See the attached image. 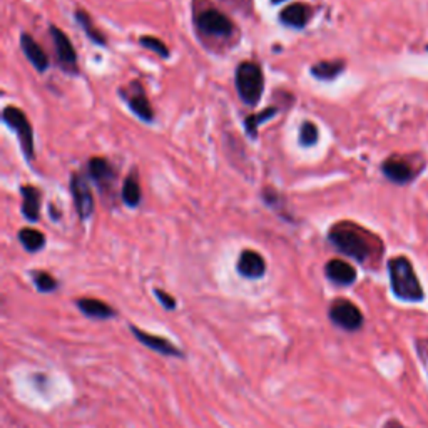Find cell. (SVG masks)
<instances>
[{"label": "cell", "instance_id": "1", "mask_svg": "<svg viewBox=\"0 0 428 428\" xmlns=\"http://www.w3.org/2000/svg\"><path fill=\"white\" fill-rule=\"evenodd\" d=\"M388 273H390L392 290L396 298L403 301H422L423 288L416 278L414 266L403 256L393 258L388 261Z\"/></svg>", "mask_w": 428, "mask_h": 428}, {"label": "cell", "instance_id": "2", "mask_svg": "<svg viewBox=\"0 0 428 428\" xmlns=\"http://www.w3.org/2000/svg\"><path fill=\"white\" fill-rule=\"evenodd\" d=\"M236 91L246 106H258L264 92V76L261 67L253 61H244L236 67Z\"/></svg>", "mask_w": 428, "mask_h": 428}, {"label": "cell", "instance_id": "3", "mask_svg": "<svg viewBox=\"0 0 428 428\" xmlns=\"http://www.w3.org/2000/svg\"><path fill=\"white\" fill-rule=\"evenodd\" d=\"M328 239L338 251L358 263H365L372 255V248H370L367 238L350 224H338V226L330 229Z\"/></svg>", "mask_w": 428, "mask_h": 428}, {"label": "cell", "instance_id": "4", "mask_svg": "<svg viewBox=\"0 0 428 428\" xmlns=\"http://www.w3.org/2000/svg\"><path fill=\"white\" fill-rule=\"evenodd\" d=\"M2 120L6 126H9L10 131L17 134L22 153H24L27 161H32L34 154H36V149H34V131L25 112L19 107L7 106L2 111Z\"/></svg>", "mask_w": 428, "mask_h": 428}, {"label": "cell", "instance_id": "5", "mask_svg": "<svg viewBox=\"0 0 428 428\" xmlns=\"http://www.w3.org/2000/svg\"><path fill=\"white\" fill-rule=\"evenodd\" d=\"M196 25L204 36L226 39L235 30V24L226 14L217 9H204L197 14Z\"/></svg>", "mask_w": 428, "mask_h": 428}, {"label": "cell", "instance_id": "6", "mask_svg": "<svg viewBox=\"0 0 428 428\" xmlns=\"http://www.w3.org/2000/svg\"><path fill=\"white\" fill-rule=\"evenodd\" d=\"M330 320L346 332H356L363 326V313L355 303L348 299H336L330 306Z\"/></svg>", "mask_w": 428, "mask_h": 428}, {"label": "cell", "instance_id": "7", "mask_svg": "<svg viewBox=\"0 0 428 428\" xmlns=\"http://www.w3.org/2000/svg\"><path fill=\"white\" fill-rule=\"evenodd\" d=\"M119 96L122 97L124 103L129 106L132 114L138 116L142 122H153L154 111L153 107H151V103L149 99H147L146 92H144L141 83L134 81V83H131L127 87L119 89Z\"/></svg>", "mask_w": 428, "mask_h": 428}, {"label": "cell", "instance_id": "8", "mask_svg": "<svg viewBox=\"0 0 428 428\" xmlns=\"http://www.w3.org/2000/svg\"><path fill=\"white\" fill-rule=\"evenodd\" d=\"M69 186H71V194L74 204H76L77 216H79L81 221H87L94 214V196H92V191L89 188L87 181H85L83 174L72 173Z\"/></svg>", "mask_w": 428, "mask_h": 428}, {"label": "cell", "instance_id": "9", "mask_svg": "<svg viewBox=\"0 0 428 428\" xmlns=\"http://www.w3.org/2000/svg\"><path fill=\"white\" fill-rule=\"evenodd\" d=\"M50 36H52L54 45H56V52H57V59H59V65L64 69L65 72L77 71V52L74 49L71 39L65 36L64 32L56 25H50Z\"/></svg>", "mask_w": 428, "mask_h": 428}, {"label": "cell", "instance_id": "10", "mask_svg": "<svg viewBox=\"0 0 428 428\" xmlns=\"http://www.w3.org/2000/svg\"><path fill=\"white\" fill-rule=\"evenodd\" d=\"M129 330H131V333L134 334L136 340H138L139 343L147 346V348L153 350V352H156V353H161V355H164V356H179V358L184 356V353H182L176 345L171 343L167 338H162V336H158V334L142 332V330L138 328V326H129Z\"/></svg>", "mask_w": 428, "mask_h": 428}, {"label": "cell", "instance_id": "11", "mask_svg": "<svg viewBox=\"0 0 428 428\" xmlns=\"http://www.w3.org/2000/svg\"><path fill=\"white\" fill-rule=\"evenodd\" d=\"M89 176L103 193L111 191L116 182V171L111 162L104 158H91L87 162Z\"/></svg>", "mask_w": 428, "mask_h": 428}, {"label": "cell", "instance_id": "12", "mask_svg": "<svg viewBox=\"0 0 428 428\" xmlns=\"http://www.w3.org/2000/svg\"><path fill=\"white\" fill-rule=\"evenodd\" d=\"M238 273L246 279H259L266 273V261L258 251L244 250L241 251L238 263H236Z\"/></svg>", "mask_w": 428, "mask_h": 428}, {"label": "cell", "instance_id": "13", "mask_svg": "<svg viewBox=\"0 0 428 428\" xmlns=\"http://www.w3.org/2000/svg\"><path fill=\"white\" fill-rule=\"evenodd\" d=\"M21 47H22V52H24V56L27 57V61L34 65V69H36L37 72L42 74L47 71L50 65L47 54H45V50L42 49L36 41H34V37L30 36V34H27V32L22 34Z\"/></svg>", "mask_w": 428, "mask_h": 428}, {"label": "cell", "instance_id": "14", "mask_svg": "<svg viewBox=\"0 0 428 428\" xmlns=\"http://www.w3.org/2000/svg\"><path fill=\"white\" fill-rule=\"evenodd\" d=\"M325 275L330 281L340 286H350L356 281V270L343 259H330L325 266Z\"/></svg>", "mask_w": 428, "mask_h": 428}, {"label": "cell", "instance_id": "15", "mask_svg": "<svg viewBox=\"0 0 428 428\" xmlns=\"http://www.w3.org/2000/svg\"><path fill=\"white\" fill-rule=\"evenodd\" d=\"M311 17V10L310 6L301 2H295L286 6L285 9L279 12V22L283 25L291 27V29H305L308 25Z\"/></svg>", "mask_w": 428, "mask_h": 428}, {"label": "cell", "instance_id": "16", "mask_svg": "<svg viewBox=\"0 0 428 428\" xmlns=\"http://www.w3.org/2000/svg\"><path fill=\"white\" fill-rule=\"evenodd\" d=\"M76 305L81 310V313H84L87 318H92V320H111L118 314V311L111 305L96 298H81L77 299Z\"/></svg>", "mask_w": 428, "mask_h": 428}, {"label": "cell", "instance_id": "17", "mask_svg": "<svg viewBox=\"0 0 428 428\" xmlns=\"http://www.w3.org/2000/svg\"><path fill=\"white\" fill-rule=\"evenodd\" d=\"M22 194V214L27 221L30 223H37L39 217H41V202H42V194L36 186H22L21 188Z\"/></svg>", "mask_w": 428, "mask_h": 428}, {"label": "cell", "instance_id": "18", "mask_svg": "<svg viewBox=\"0 0 428 428\" xmlns=\"http://www.w3.org/2000/svg\"><path fill=\"white\" fill-rule=\"evenodd\" d=\"M381 171H383L385 176L390 179L392 182H396V184L410 182V179L414 178L411 167L407 162L398 161V159H388V161H385L383 166H381Z\"/></svg>", "mask_w": 428, "mask_h": 428}, {"label": "cell", "instance_id": "19", "mask_svg": "<svg viewBox=\"0 0 428 428\" xmlns=\"http://www.w3.org/2000/svg\"><path fill=\"white\" fill-rule=\"evenodd\" d=\"M120 197H122V202L129 208H138L141 204L142 200V191L141 184H139L138 174L132 171V173L124 179L122 182V191H120Z\"/></svg>", "mask_w": 428, "mask_h": 428}, {"label": "cell", "instance_id": "20", "mask_svg": "<svg viewBox=\"0 0 428 428\" xmlns=\"http://www.w3.org/2000/svg\"><path fill=\"white\" fill-rule=\"evenodd\" d=\"M345 71L343 61H320L310 67V74L314 79L333 81Z\"/></svg>", "mask_w": 428, "mask_h": 428}, {"label": "cell", "instance_id": "21", "mask_svg": "<svg viewBox=\"0 0 428 428\" xmlns=\"http://www.w3.org/2000/svg\"><path fill=\"white\" fill-rule=\"evenodd\" d=\"M74 17H76L77 24L81 25V29H83L85 32V36L91 39V41L94 42L96 45H100V47L107 45V39L104 37V34L100 32V30L94 25V21H92L91 15L85 12L84 9H81V7L79 9H76V12H74Z\"/></svg>", "mask_w": 428, "mask_h": 428}, {"label": "cell", "instance_id": "22", "mask_svg": "<svg viewBox=\"0 0 428 428\" xmlns=\"http://www.w3.org/2000/svg\"><path fill=\"white\" fill-rule=\"evenodd\" d=\"M278 112H279L278 107L271 106V107H266L261 112H256V114L248 116V118L244 119V131H246V134L256 141V139H258L259 126H261L263 122H268L270 119L276 118V116H278Z\"/></svg>", "mask_w": 428, "mask_h": 428}, {"label": "cell", "instance_id": "23", "mask_svg": "<svg viewBox=\"0 0 428 428\" xmlns=\"http://www.w3.org/2000/svg\"><path fill=\"white\" fill-rule=\"evenodd\" d=\"M19 241H21L25 251L37 253L45 246V235L42 231H39V229L24 228L19 231Z\"/></svg>", "mask_w": 428, "mask_h": 428}, {"label": "cell", "instance_id": "24", "mask_svg": "<svg viewBox=\"0 0 428 428\" xmlns=\"http://www.w3.org/2000/svg\"><path fill=\"white\" fill-rule=\"evenodd\" d=\"M139 45L144 49L151 50V52L158 54V56L162 57V59H169V56H171L169 47H167L164 42L158 37H153V36L139 37Z\"/></svg>", "mask_w": 428, "mask_h": 428}, {"label": "cell", "instance_id": "25", "mask_svg": "<svg viewBox=\"0 0 428 428\" xmlns=\"http://www.w3.org/2000/svg\"><path fill=\"white\" fill-rule=\"evenodd\" d=\"M318 138H320V132H318L317 124L311 122V120H305L299 127V144L303 147H311L318 142Z\"/></svg>", "mask_w": 428, "mask_h": 428}, {"label": "cell", "instance_id": "26", "mask_svg": "<svg viewBox=\"0 0 428 428\" xmlns=\"http://www.w3.org/2000/svg\"><path fill=\"white\" fill-rule=\"evenodd\" d=\"M34 285L41 293H52V291L57 290V281L56 278H52L49 273L45 271H34L32 273Z\"/></svg>", "mask_w": 428, "mask_h": 428}, {"label": "cell", "instance_id": "27", "mask_svg": "<svg viewBox=\"0 0 428 428\" xmlns=\"http://www.w3.org/2000/svg\"><path fill=\"white\" fill-rule=\"evenodd\" d=\"M154 295H156V298H158L159 301H161V305L164 306L166 310H176V306H178L176 298L171 297V295L166 293L164 290H159V288H156Z\"/></svg>", "mask_w": 428, "mask_h": 428}, {"label": "cell", "instance_id": "28", "mask_svg": "<svg viewBox=\"0 0 428 428\" xmlns=\"http://www.w3.org/2000/svg\"><path fill=\"white\" fill-rule=\"evenodd\" d=\"M387 428H403V427L398 425V423H396V422H392V423H388Z\"/></svg>", "mask_w": 428, "mask_h": 428}, {"label": "cell", "instance_id": "29", "mask_svg": "<svg viewBox=\"0 0 428 428\" xmlns=\"http://www.w3.org/2000/svg\"><path fill=\"white\" fill-rule=\"evenodd\" d=\"M283 2H286V0H271V3H273V6H278V3H283Z\"/></svg>", "mask_w": 428, "mask_h": 428}]
</instances>
